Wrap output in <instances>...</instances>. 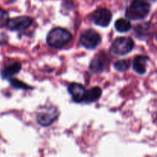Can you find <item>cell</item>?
<instances>
[{"instance_id": "3", "label": "cell", "mask_w": 157, "mask_h": 157, "mask_svg": "<svg viewBox=\"0 0 157 157\" xmlns=\"http://www.w3.org/2000/svg\"><path fill=\"white\" fill-rule=\"evenodd\" d=\"M134 47L132 38L128 37H121L115 40L111 46V51L117 55H124L131 52Z\"/></svg>"}, {"instance_id": "16", "label": "cell", "mask_w": 157, "mask_h": 157, "mask_svg": "<svg viewBox=\"0 0 157 157\" xmlns=\"http://www.w3.org/2000/svg\"><path fill=\"white\" fill-rule=\"evenodd\" d=\"M10 83L13 87H16V88H27L29 89V86L25 85L24 83L22 82H20L18 80L16 79H11L10 80Z\"/></svg>"}, {"instance_id": "6", "label": "cell", "mask_w": 157, "mask_h": 157, "mask_svg": "<svg viewBox=\"0 0 157 157\" xmlns=\"http://www.w3.org/2000/svg\"><path fill=\"white\" fill-rule=\"evenodd\" d=\"M32 19L28 16H18L9 19L8 21L7 27L12 31H22L27 29L31 26Z\"/></svg>"}, {"instance_id": "13", "label": "cell", "mask_w": 157, "mask_h": 157, "mask_svg": "<svg viewBox=\"0 0 157 157\" xmlns=\"http://www.w3.org/2000/svg\"><path fill=\"white\" fill-rule=\"evenodd\" d=\"M104 68V61L100 58H95L92 60L90 64V70L93 73H100L102 71Z\"/></svg>"}, {"instance_id": "7", "label": "cell", "mask_w": 157, "mask_h": 157, "mask_svg": "<svg viewBox=\"0 0 157 157\" xmlns=\"http://www.w3.org/2000/svg\"><path fill=\"white\" fill-rule=\"evenodd\" d=\"M92 18L95 24L98 25L107 27L112 19V13L107 9H99L94 12Z\"/></svg>"}, {"instance_id": "2", "label": "cell", "mask_w": 157, "mask_h": 157, "mask_svg": "<svg viewBox=\"0 0 157 157\" xmlns=\"http://www.w3.org/2000/svg\"><path fill=\"white\" fill-rule=\"evenodd\" d=\"M150 11V5L146 0H133L126 11V17L132 20L146 18Z\"/></svg>"}, {"instance_id": "11", "label": "cell", "mask_w": 157, "mask_h": 157, "mask_svg": "<svg viewBox=\"0 0 157 157\" xmlns=\"http://www.w3.org/2000/svg\"><path fill=\"white\" fill-rule=\"evenodd\" d=\"M101 94H102V90L101 87H94L90 88V90H86L85 95H84V101L89 104V103H93L98 101L100 98H101Z\"/></svg>"}, {"instance_id": "8", "label": "cell", "mask_w": 157, "mask_h": 157, "mask_svg": "<svg viewBox=\"0 0 157 157\" xmlns=\"http://www.w3.org/2000/svg\"><path fill=\"white\" fill-rule=\"evenodd\" d=\"M68 92L71 94L75 102L81 103L84 101L86 89L83 85L77 83H73L68 87Z\"/></svg>"}, {"instance_id": "4", "label": "cell", "mask_w": 157, "mask_h": 157, "mask_svg": "<svg viewBox=\"0 0 157 157\" xmlns=\"http://www.w3.org/2000/svg\"><path fill=\"white\" fill-rule=\"evenodd\" d=\"M80 42L87 49H94L98 47L101 42V37L96 31L87 29L81 34Z\"/></svg>"}, {"instance_id": "5", "label": "cell", "mask_w": 157, "mask_h": 157, "mask_svg": "<svg viewBox=\"0 0 157 157\" xmlns=\"http://www.w3.org/2000/svg\"><path fill=\"white\" fill-rule=\"evenodd\" d=\"M58 110L55 107H48L41 110L37 117V121L40 125L47 127L51 125L58 118Z\"/></svg>"}, {"instance_id": "15", "label": "cell", "mask_w": 157, "mask_h": 157, "mask_svg": "<svg viewBox=\"0 0 157 157\" xmlns=\"http://www.w3.org/2000/svg\"><path fill=\"white\" fill-rule=\"evenodd\" d=\"M9 20V13L6 10L0 9V29L7 25Z\"/></svg>"}, {"instance_id": "1", "label": "cell", "mask_w": 157, "mask_h": 157, "mask_svg": "<svg viewBox=\"0 0 157 157\" xmlns=\"http://www.w3.org/2000/svg\"><path fill=\"white\" fill-rule=\"evenodd\" d=\"M72 39V35L69 31L62 28H56L51 31L47 36V43L55 48H61L67 45Z\"/></svg>"}, {"instance_id": "9", "label": "cell", "mask_w": 157, "mask_h": 157, "mask_svg": "<svg viewBox=\"0 0 157 157\" xmlns=\"http://www.w3.org/2000/svg\"><path fill=\"white\" fill-rule=\"evenodd\" d=\"M150 60L147 56L139 55L134 58L133 64V70L140 75H144L147 71V63Z\"/></svg>"}, {"instance_id": "14", "label": "cell", "mask_w": 157, "mask_h": 157, "mask_svg": "<svg viewBox=\"0 0 157 157\" xmlns=\"http://www.w3.org/2000/svg\"><path fill=\"white\" fill-rule=\"evenodd\" d=\"M114 67L119 71H125L130 67V62L126 60H121L115 63Z\"/></svg>"}, {"instance_id": "12", "label": "cell", "mask_w": 157, "mask_h": 157, "mask_svg": "<svg viewBox=\"0 0 157 157\" xmlns=\"http://www.w3.org/2000/svg\"><path fill=\"white\" fill-rule=\"evenodd\" d=\"M115 29L120 32H127L130 30L132 25L130 21L126 18H120L115 22Z\"/></svg>"}, {"instance_id": "10", "label": "cell", "mask_w": 157, "mask_h": 157, "mask_svg": "<svg viewBox=\"0 0 157 157\" xmlns=\"http://www.w3.org/2000/svg\"><path fill=\"white\" fill-rule=\"evenodd\" d=\"M21 64L18 62H14L9 65L5 66L2 71L1 75L3 78H10L15 75L18 74L21 70Z\"/></svg>"}]
</instances>
